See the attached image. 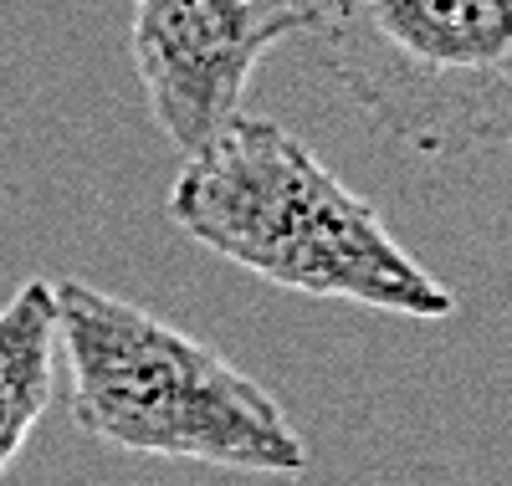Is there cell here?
<instances>
[{"label": "cell", "instance_id": "4", "mask_svg": "<svg viewBox=\"0 0 512 486\" xmlns=\"http://www.w3.org/2000/svg\"><path fill=\"white\" fill-rule=\"evenodd\" d=\"M297 31H313L308 0H134V67L159 134L180 154L210 144L256 62Z\"/></svg>", "mask_w": 512, "mask_h": 486}, {"label": "cell", "instance_id": "1", "mask_svg": "<svg viewBox=\"0 0 512 486\" xmlns=\"http://www.w3.org/2000/svg\"><path fill=\"white\" fill-rule=\"evenodd\" d=\"M169 220L205 251L287 292L395 318L456 313V292L390 236L384 215L272 118L236 113L210 144L185 154Z\"/></svg>", "mask_w": 512, "mask_h": 486}, {"label": "cell", "instance_id": "7", "mask_svg": "<svg viewBox=\"0 0 512 486\" xmlns=\"http://www.w3.org/2000/svg\"><path fill=\"white\" fill-rule=\"evenodd\" d=\"M308 6H313V21H318V6H323V0H308Z\"/></svg>", "mask_w": 512, "mask_h": 486}, {"label": "cell", "instance_id": "6", "mask_svg": "<svg viewBox=\"0 0 512 486\" xmlns=\"http://www.w3.org/2000/svg\"><path fill=\"white\" fill-rule=\"evenodd\" d=\"M497 6L507 11V67H512V0H497Z\"/></svg>", "mask_w": 512, "mask_h": 486}, {"label": "cell", "instance_id": "3", "mask_svg": "<svg viewBox=\"0 0 512 486\" xmlns=\"http://www.w3.org/2000/svg\"><path fill=\"white\" fill-rule=\"evenodd\" d=\"M313 31L328 72L390 144L425 159L512 149L497 0H323Z\"/></svg>", "mask_w": 512, "mask_h": 486}, {"label": "cell", "instance_id": "2", "mask_svg": "<svg viewBox=\"0 0 512 486\" xmlns=\"http://www.w3.org/2000/svg\"><path fill=\"white\" fill-rule=\"evenodd\" d=\"M67 410L128 456L251 476H303L308 446L287 410L226 353L88 282H52Z\"/></svg>", "mask_w": 512, "mask_h": 486}, {"label": "cell", "instance_id": "5", "mask_svg": "<svg viewBox=\"0 0 512 486\" xmlns=\"http://www.w3.org/2000/svg\"><path fill=\"white\" fill-rule=\"evenodd\" d=\"M57 359V292L52 282L31 277L0 307V476L52 405Z\"/></svg>", "mask_w": 512, "mask_h": 486}]
</instances>
